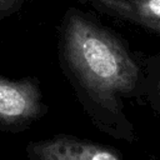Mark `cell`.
<instances>
[{"label": "cell", "mask_w": 160, "mask_h": 160, "mask_svg": "<svg viewBox=\"0 0 160 160\" xmlns=\"http://www.w3.org/2000/svg\"><path fill=\"white\" fill-rule=\"evenodd\" d=\"M28 152L32 160H120L106 148L69 138L31 142Z\"/></svg>", "instance_id": "3"}, {"label": "cell", "mask_w": 160, "mask_h": 160, "mask_svg": "<svg viewBox=\"0 0 160 160\" xmlns=\"http://www.w3.org/2000/svg\"><path fill=\"white\" fill-rule=\"evenodd\" d=\"M42 111L41 92L34 79L9 80L0 75V130L22 129Z\"/></svg>", "instance_id": "2"}, {"label": "cell", "mask_w": 160, "mask_h": 160, "mask_svg": "<svg viewBox=\"0 0 160 160\" xmlns=\"http://www.w3.org/2000/svg\"><path fill=\"white\" fill-rule=\"evenodd\" d=\"M138 9L140 15H146L154 20H160V0H139Z\"/></svg>", "instance_id": "4"}, {"label": "cell", "mask_w": 160, "mask_h": 160, "mask_svg": "<svg viewBox=\"0 0 160 160\" xmlns=\"http://www.w3.org/2000/svg\"><path fill=\"white\" fill-rule=\"evenodd\" d=\"M22 0H0V18L9 16L18 10Z\"/></svg>", "instance_id": "5"}, {"label": "cell", "mask_w": 160, "mask_h": 160, "mask_svg": "<svg viewBox=\"0 0 160 160\" xmlns=\"http://www.w3.org/2000/svg\"><path fill=\"white\" fill-rule=\"evenodd\" d=\"M65 56L82 84L100 99L132 89L138 68L126 51L105 31L70 15L64 32Z\"/></svg>", "instance_id": "1"}]
</instances>
